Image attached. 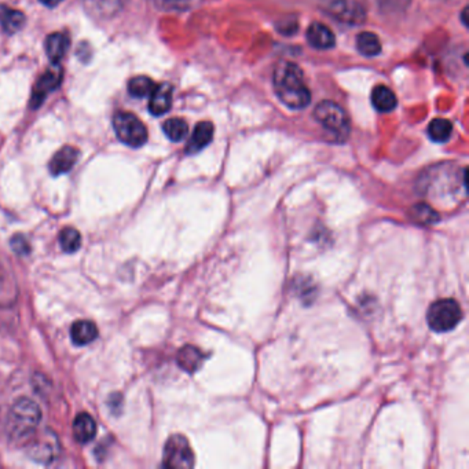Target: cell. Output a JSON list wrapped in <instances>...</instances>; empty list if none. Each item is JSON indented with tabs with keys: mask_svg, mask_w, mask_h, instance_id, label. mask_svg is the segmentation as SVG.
Segmentation results:
<instances>
[{
	"mask_svg": "<svg viewBox=\"0 0 469 469\" xmlns=\"http://www.w3.org/2000/svg\"><path fill=\"white\" fill-rule=\"evenodd\" d=\"M40 3H43L45 6H47V7H55V6H58L61 1H64V0H39Z\"/></svg>",
	"mask_w": 469,
	"mask_h": 469,
	"instance_id": "cell-27",
	"label": "cell"
},
{
	"mask_svg": "<svg viewBox=\"0 0 469 469\" xmlns=\"http://www.w3.org/2000/svg\"><path fill=\"white\" fill-rule=\"evenodd\" d=\"M314 117L337 139L343 141L348 137L349 119L347 116L346 110L340 105L332 100H322L315 108Z\"/></svg>",
	"mask_w": 469,
	"mask_h": 469,
	"instance_id": "cell-4",
	"label": "cell"
},
{
	"mask_svg": "<svg viewBox=\"0 0 469 469\" xmlns=\"http://www.w3.org/2000/svg\"><path fill=\"white\" fill-rule=\"evenodd\" d=\"M156 84L148 76H137L128 83V93L135 98H145L151 94Z\"/></svg>",
	"mask_w": 469,
	"mask_h": 469,
	"instance_id": "cell-22",
	"label": "cell"
},
{
	"mask_svg": "<svg viewBox=\"0 0 469 469\" xmlns=\"http://www.w3.org/2000/svg\"><path fill=\"white\" fill-rule=\"evenodd\" d=\"M214 138V125L209 122H201L196 125L195 132L192 134L187 146H186V153L187 154H196L201 151L205 146L211 144Z\"/></svg>",
	"mask_w": 469,
	"mask_h": 469,
	"instance_id": "cell-12",
	"label": "cell"
},
{
	"mask_svg": "<svg viewBox=\"0 0 469 469\" xmlns=\"http://www.w3.org/2000/svg\"><path fill=\"white\" fill-rule=\"evenodd\" d=\"M71 337L76 346H87L98 337V328L88 320L76 321L71 329Z\"/></svg>",
	"mask_w": 469,
	"mask_h": 469,
	"instance_id": "cell-14",
	"label": "cell"
},
{
	"mask_svg": "<svg viewBox=\"0 0 469 469\" xmlns=\"http://www.w3.org/2000/svg\"><path fill=\"white\" fill-rule=\"evenodd\" d=\"M25 16L23 11L0 4V26L4 32L13 35L24 26Z\"/></svg>",
	"mask_w": 469,
	"mask_h": 469,
	"instance_id": "cell-18",
	"label": "cell"
},
{
	"mask_svg": "<svg viewBox=\"0 0 469 469\" xmlns=\"http://www.w3.org/2000/svg\"><path fill=\"white\" fill-rule=\"evenodd\" d=\"M93 1H94L97 6H102V7L110 4V0H93Z\"/></svg>",
	"mask_w": 469,
	"mask_h": 469,
	"instance_id": "cell-28",
	"label": "cell"
},
{
	"mask_svg": "<svg viewBox=\"0 0 469 469\" xmlns=\"http://www.w3.org/2000/svg\"><path fill=\"white\" fill-rule=\"evenodd\" d=\"M205 357L204 354L198 349L197 347L186 346L183 347L176 357L178 365L187 373H195L197 371L202 362H204Z\"/></svg>",
	"mask_w": 469,
	"mask_h": 469,
	"instance_id": "cell-16",
	"label": "cell"
},
{
	"mask_svg": "<svg viewBox=\"0 0 469 469\" xmlns=\"http://www.w3.org/2000/svg\"><path fill=\"white\" fill-rule=\"evenodd\" d=\"M113 128L117 138L131 148H141L148 141V129L132 113L119 112L113 117Z\"/></svg>",
	"mask_w": 469,
	"mask_h": 469,
	"instance_id": "cell-5",
	"label": "cell"
},
{
	"mask_svg": "<svg viewBox=\"0 0 469 469\" xmlns=\"http://www.w3.org/2000/svg\"><path fill=\"white\" fill-rule=\"evenodd\" d=\"M69 49V37L65 33L55 32L46 39V52L52 65H58Z\"/></svg>",
	"mask_w": 469,
	"mask_h": 469,
	"instance_id": "cell-15",
	"label": "cell"
},
{
	"mask_svg": "<svg viewBox=\"0 0 469 469\" xmlns=\"http://www.w3.org/2000/svg\"><path fill=\"white\" fill-rule=\"evenodd\" d=\"M149 110L153 116L166 115L173 106V86L168 83H161L154 87L149 95Z\"/></svg>",
	"mask_w": 469,
	"mask_h": 469,
	"instance_id": "cell-8",
	"label": "cell"
},
{
	"mask_svg": "<svg viewBox=\"0 0 469 469\" xmlns=\"http://www.w3.org/2000/svg\"><path fill=\"white\" fill-rule=\"evenodd\" d=\"M371 103L381 113L393 112L396 108V97L387 86H376L371 91Z\"/></svg>",
	"mask_w": 469,
	"mask_h": 469,
	"instance_id": "cell-19",
	"label": "cell"
},
{
	"mask_svg": "<svg viewBox=\"0 0 469 469\" xmlns=\"http://www.w3.org/2000/svg\"><path fill=\"white\" fill-rule=\"evenodd\" d=\"M59 245L68 252L74 253L81 247V236L74 227H66L59 233Z\"/></svg>",
	"mask_w": 469,
	"mask_h": 469,
	"instance_id": "cell-24",
	"label": "cell"
},
{
	"mask_svg": "<svg viewBox=\"0 0 469 469\" xmlns=\"http://www.w3.org/2000/svg\"><path fill=\"white\" fill-rule=\"evenodd\" d=\"M333 11L336 13V17L340 20H344L348 23H358L365 14L364 7L361 3L354 0H339L333 3Z\"/></svg>",
	"mask_w": 469,
	"mask_h": 469,
	"instance_id": "cell-17",
	"label": "cell"
},
{
	"mask_svg": "<svg viewBox=\"0 0 469 469\" xmlns=\"http://www.w3.org/2000/svg\"><path fill=\"white\" fill-rule=\"evenodd\" d=\"M29 456L42 464L52 463L58 456V441L55 435H46L33 441L29 447Z\"/></svg>",
	"mask_w": 469,
	"mask_h": 469,
	"instance_id": "cell-9",
	"label": "cell"
},
{
	"mask_svg": "<svg viewBox=\"0 0 469 469\" xmlns=\"http://www.w3.org/2000/svg\"><path fill=\"white\" fill-rule=\"evenodd\" d=\"M163 131L168 137V139H171L173 142H180L186 138V135L189 132V127L185 120L175 117V119H168L166 123L163 124Z\"/></svg>",
	"mask_w": 469,
	"mask_h": 469,
	"instance_id": "cell-23",
	"label": "cell"
},
{
	"mask_svg": "<svg viewBox=\"0 0 469 469\" xmlns=\"http://www.w3.org/2000/svg\"><path fill=\"white\" fill-rule=\"evenodd\" d=\"M453 132V125L446 119H435L428 125V135L436 144H445Z\"/></svg>",
	"mask_w": 469,
	"mask_h": 469,
	"instance_id": "cell-21",
	"label": "cell"
},
{
	"mask_svg": "<svg viewBox=\"0 0 469 469\" xmlns=\"http://www.w3.org/2000/svg\"><path fill=\"white\" fill-rule=\"evenodd\" d=\"M61 81H62V71L58 65H54L37 80L30 98V106L35 109L39 108L50 93L58 88Z\"/></svg>",
	"mask_w": 469,
	"mask_h": 469,
	"instance_id": "cell-7",
	"label": "cell"
},
{
	"mask_svg": "<svg viewBox=\"0 0 469 469\" xmlns=\"http://www.w3.org/2000/svg\"><path fill=\"white\" fill-rule=\"evenodd\" d=\"M79 150L74 146H64L59 149L50 161V173L54 176L69 173L77 163Z\"/></svg>",
	"mask_w": 469,
	"mask_h": 469,
	"instance_id": "cell-10",
	"label": "cell"
},
{
	"mask_svg": "<svg viewBox=\"0 0 469 469\" xmlns=\"http://www.w3.org/2000/svg\"><path fill=\"white\" fill-rule=\"evenodd\" d=\"M42 421L40 407L29 398H20L7 417V434L13 441H25L32 436Z\"/></svg>",
	"mask_w": 469,
	"mask_h": 469,
	"instance_id": "cell-2",
	"label": "cell"
},
{
	"mask_svg": "<svg viewBox=\"0 0 469 469\" xmlns=\"http://www.w3.org/2000/svg\"><path fill=\"white\" fill-rule=\"evenodd\" d=\"M11 247L18 255H26L30 250V245L24 236H14L11 240Z\"/></svg>",
	"mask_w": 469,
	"mask_h": 469,
	"instance_id": "cell-26",
	"label": "cell"
},
{
	"mask_svg": "<svg viewBox=\"0 0 469 469\" xmlns=\"http://www.w3.org/2000/svg\"><path fill=\"white\" fill-rule=\"evenodd\" d=\"M97 435V424L95 420L87 415L80 413L74 421V436L79 444H88Z\"/></svg>",
	"mask_w": 469,
	"mask_h": 469,
	"instance_id": "cell-13",
	"label": "cell"
},
{
	"mask_svg": "<svg viewBox=\"0 0 469 469\" xmlns=\"http://www.w3.org/2000/svg\"><path fill=\"white\" fill-rule=\"evenodd\" d=\"M308 43L318 50L332 49L336 45L335 33L326 25L315 23L310 25L307 30Z\"/></svg>",
	"mask_w": 469,
	"mask_h": 469,
	"instance_id": "cell-11",
	"label": "cell"
},
{
	"mask_svg": "<svg viewBox=\"0 0 469 469\" xmlns=\"http://www.w3.org/2000/svg\"><path fill=\"white\" fill-rule=\"evenodd\" d=\"M463 320L461 306L453 299H441L428 310L427 321L434 332L445 333L453 330Z\"/></svg>",
	"mask_w": 469,
	"mask_h": 469,
	"instance_id": "cell-3",
	"label": "cell"
},
{
	"mask_svg": "<svg viewBox=\"0 0 469 469\" xmlns=\"http://www.w3.org/2000/svg\"><path fill=\"white\" fill-rule=\"evenodd\" d=\"M274 90L279 100L291 109H304L311 100V94L304 83L303 72L296 64L281 61L274 69Z\"/></svg>",
	"mask_w": 469,
	"mask_h": 469,
	"instance_id": "cell-1",
	"label": "cell"
},
{
	"mask_svg": "<svg viewBox=\"0 0 469 469\" xmlns=\"http://www.w3.org/2000/svg\"><path fill=\"white\" fill-rule=\"evenodd\" d=\"M357 49L365 57H376L381 52V43L371 32H362L357 37Z\"/></svg>",
	"mask_w": 469,
	"mask_h": 469,
	"instance_id": "cell-20",
	"label": "cell"
},
{
	"mask_svg": "<svg viewBox=\"0 0 469 469\" xmlns=\"http://www.w3.org/2000/svg\"><path fill=\"white\" fill-rule=\"evenodd\" d=\"M413 216L416 221H421L422 223H432L438 219V215L424 204H419V207L413 209Z\"/></svg>",
	"mask_w": 469,
	"mask_h": 469,
	"instance_id": "cell-25",
	"label": "cell"
},
{
	"mask_svg": "<svg viewBox=\"0 0 469 469\" xmlns=\"http://www.w3.org/2000/svg\"><path fill=\"white\" fill-rule=\"evenodd\" d=\"M163 465L167 468L187 469L195 465V454L189 441L182 435L171 436L163 456Z\"/></svg>",
	"mask_w": 469,
	"mask_h": 469,
	"instance_id": "cell-6",
	"label": "cell"
}]
</instances>
